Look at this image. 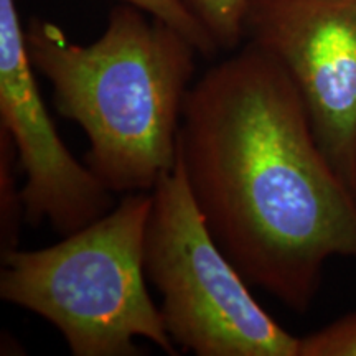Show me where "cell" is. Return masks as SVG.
Segmentation results:
<instances>
[{
  "label": "cell",
  "mask_w": 356,
  "mask_h": 356,
  "mask_svg": "<svg viewBox=\"0 0 356 356\" xmlns=\"http://www.w3.org/2000/svg\"><path fill=\"white\" fill-rule=\"evenodd\" d=\"M178 159L221 251L289 309H310L333 257L356 261V195L287 71L256 44L191 84Z\"/></svg>",
  "instance_id": "1"
},
{
  "label": "cell",
  "mask_w": 356,
  "mask_h": 356,
  "mask_svg": "<svg viewBox=\"0 0 356 356\" xmlns=\"http://www.w3.org/2000/svg\"><path fill=\"white\" fill-rule=\"evenodd\" d=\"M25 38L35 71L51 84L56 111L86 134V165L113 193L152 191L177 163L200 55L195 44L124 2L89 44L71 42L40 17L29 20Z\"/></svg>",
  "instance_id": "2"
},
{
  "label": "cell",
  "mask_w": 356,
  "mask_h": 356,
  "mask_svg": "<svg viewBox=\"0 0 356 356\" xmlns=\"http://www.w3.org/2000/svg\"><path fill=\"white\" fill-rule=\"evenodd\" d=\"M152 193H127L84 228L43 249L2 254L0 299L37 314L74 356H137L136 338L177 355L147 289Z\"/></svg>",
  "instance_id": "3"
},
{
  "label": "cell",
  "mask_w": 356,
  "mask_h": 356,
  "mask_svg": "<svg viewBox=\"0 0 356 356\" xmlns=\"http://www.w3.org/2000/svg\"><path fill=\"white\" fill-rule=\"evenodd\" d=\"M150 193L145 274L177 348L198 356H299L300 337L267 314L218 246L180 159Z\"/></svg>",
  "instance_id": "4"
},
{
  "label": "cell",
  "mask_w": 356,
  "mask_h": 356,
  "mask_svg": "<svg viewBox=\"0 0 356 356\" xmlns=\"http://www.w3.org/2000/svg\"><path fill=\"white\" fill-rule=\"evenodd\" d=\"M244 40L287 71L318 144L356 195V0H248Z\"/></svg>",
  "instance_id": "5"
},
{
  "label": "cell",
  "mask_w": 356,
  "mask_h": 356,
  "mask_svg": "<svg viewBox=\"0 0 356 356\" xmlns=\"http://www.w3.org/2000/svg\"><path fill=\"white\" fill-rule=\"evenodd\" d=\"M33 73L15 0H0V126L25 173V221L68 236L113 210L114 193L61 140Z\"/></svg>",
  "instance_id": "6"
},
{
  "label": "cell",
  "mask_w": 356,
  "mask_h": 356,
  "mask_svg": "<svg viewBox=\"0 0 356 356\" xmlns=\"http://www.w3.org/2000/svg\"><path fill=\"white\" fill-rule=\"evenodd\" d=\"M19 167L10 134L0 126V248L2 254L19 248L20 225L25 221L22 188L15 178Z\"/></svg>",
  "instance_id": "7"
},
{
  "label": "cell",
  "mask_w": 356,
  "mask_h": 356,
  "mask_svg": "<svg viewBox=\"0 0 356 356\" xmlns=\"http://www.w3.org/2000/svg\"><path fill=\"white\" fill-rule=\"evenodd\" d=\"M215 40L218 50H236L244 42L248 0H184Z\"/></svg>",
  "instance_id": "8"
},
{
  "label": "cell",
  "mask_w": 356,
  "mask_h": 356,
  "mask_svg": "<svg viewBox=\"0 0 356 356\" xmlns=\"http://www.w3.org/2000/svg\"><path fill=\"white\" fill-rule=\"evenodd\" d=\"M121 2L140 8L155 19L173 26L195 44L200 55L213 56L220 51L215 40L207 32L202 22L195 17V13L186 7L184 0H121Z\"/></svg>",
  "instance_id": "9"
},
{
  "label": "cell",
  "mask_w": 356,
  "mask_h": 356,
  "mask_svg": "<svg viewBox=\"0 0 356 356\" xmlns=\"http://www.w3.org/2000/svg\"><path fill=\"white\" fill-rule=\"evenodd\" d=\"M299 356H356V314L300 337Z\"/></svg>",
  "instance_id": "10"
}]
</instances>
